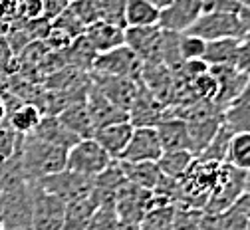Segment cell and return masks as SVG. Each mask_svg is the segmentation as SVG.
<instances>
[{
  "label": "cell",
  "mask_w": 250,
  "mask_h": 230,
  "mask_svg": "<svg viewBox=\"0 0 250 230\" xmlns=\"http://www.w3.org/2000/svg\"><path fill=\"white\" fill-rule=\"evenodd\" d=\"M20 161L28 183H38L50 175L62 173L68 167V149L26 135L20 145Z\"/></svg>",
  "instance_id": "6da1fadb"
},
{
  "label": "cell",
  "mask_w": 250,
  "mask_h": 230,
  "mask_svg": "<svg viewBox=\"0 0 250 230\" xmlns=\"http://www.w3.org/2000/svg\"><path fill=\"white\" fill-rule=\"evenodd\" d=\"M0 207H2V228L32 230V183H22L16 188L2 192L0 194Z\"/></svg>",
  "instance_id": "7a4b0ae2"
},
{
  "label": "cell",
  "mask_w": 250,
  "mask_h": 230,
  "mask_svg": "<svg viewBox=\"0 0 250 230\" xmlns=\"http://www.w3.org/2000/svg\"><path fill=\"white\" fill-rule=\"evenodd\" d=\"M111 157L104 151V147L93 139H80L70 151H68V171L96 179L100 177L109 165H111Z\"/></svg>",
  "instance_id": "3957f363"
},
{
  "label": "cell",
  "mask_w": 250,
  "mask_h": 230,
  "mask_svg": "<svg viewBox=\"0 0 250 230\" xmlns=\"http://www.w3.org/2000/svg\"><path fill=\"white\" fill-rule=\"evenodd\" d=\"M242 192H244V171H238L232 165H229V163H223L218 167L214 188L203 210L221 214L238 201V196Z\"/></svg>",
  "instance_id": "277c9868"
},
{
  "label": "cell",
  "mask_w": 250,
  "mask_h": 230,
  "mask_svg": "<svg viewBox=\"0 0 250 230\" xmlns=\"http://www.w3.org/2000/svg\"><path fill=\"white\" fill-rule=\"evenodd\" d=\"M141 72H143V62L127 46L115 48V50L105 52V54H98L96 62H93V68H91L93 76L129 78L135 82H137Z\"/></svg>",
  "instance_id": "5b68a950"
},
{
  "label": "cell",
  "mask_w": 250,
  "mask_h": 230,
  "mask_svg": "<svg viewBox=\"0 0 250 230\" xmlns=\"http://www.w3.org/2000/svg\"><path fill=\"white\" fill-rule=\"evenodd\" d=\"M185 34H193L205 42H212V40H223V38H242L244 30L238 20V14L203 12L199 20Z\"/></svg>",
  "instance_id": "8992f818"
},
{
  "label": "cell",
  "mask_w": 250,
  "mask_h": 230,
  "mask_svg": "<svg viewBox=\"0 0 250 230\" xmlns=\"http://www.w3.org/2000/svg\"><path fill=\"white\" fill-rule=\"evenodd\" d=\"M34 185H38L46 192L62 199L66 205H70V203L82 199V196L89 194L93 190V185H96V179H89V177H83V175H78V173H72L66 169L62 173L50 175Z\"/></svg>",
  "instance_id": "52a82bcc"
},
{
  "label": "cell",
  "mask_w": 250,
  "mask_h": 230,
  "mask_svg": "<svg viewBox=\"0 0 250 230\" xmlns=\"http://www.w3.org/2000/svg\"><path fill=\"white\" fill-rule=\"evenodd\" d=\"M32 196H34L32 230H62L66 220V203L46 192L34 183H32Z\"/></svg>",
  "instance_id": "ba28073f"
},
{
  "label": "cell",
  "mask_w": 250,
  "mask_h": 230,
  "mask_svg": "<svg viewBox=\"0 0 250 230\" xmlns=\"http://www.w3.org/2000/svg\"><path fill=\"white\" fill-rule=\"evenodd\" d=\"M163 155V147L155 127H135L133 135L117 161L123 163H157Z\"/></svg>",
  "instance_id": "9c48e42d"
},
{
  "label": "cell",
  "mask_w": 250,
  "mask_h": 230,
  "mask_svg": "<svg viewBox=\"0 0 250 230\" xmlns=\"http://www.w3.org/2000/svg\"><path fill=\"white\" fill-rule=\"evenodd\" d=\"M208 72L216 82V95L212 102L221 111H225L229 104H232L250 85V78L240 74L234 65H214V68H208Z\"/></svg>",
  "instance_id": "30bf717a"
},
{
  "label": "cell",
  "mask_w": 250,
  "mask_h": 230,
  "mask_svg": "<svg viewBox=\"0 0 250 230\" xmlns=\"http://www.w3.org/2000/svg\"><path fill=\"white\" fill-rule=\"evenodd\" d=\"M163 30L159 26L125 28V46L135 52L143 63H161Z\"/></svg>",
  "instance_id": "8fae6325"
},
{
  "label": "cell",
  "mask_w": 250,
  "mask_h": 230,
  "mask_svg": "<svg viewBox=\"0 0 250 230\" xmlns=\"http://www.w3.org/2000/svg\"><path fill=\"white\" fill-rule=\"evenodd\" d=\"M203 14V0H173V4L161 10L159 28L175 34H185Z\"/></svg>",
  "instance_id": "7c38bea8"
},
{
  "label": "cell",
  "mask_w": 250,
  "mask_h": 230,
  "mask_svg": "<svg viewBox=\"0 0 250 230\" xmlns=\"http://www.w3.org/2000/svg\"><path fill=\"white\" fill-rule=\"evenodd\" d=\"M83 104H85V109H87V115H89L93 131L102 129V127H107V125H113V123L129 121V113L119 109L117 105H113L93 84L89 85V89L85 93Z\"/></svg>",
  "instance_id": "4fadbf2b"
},
{
  "label": "cell",
  "mask_w": 250,
  "mask_h": 230,
  "mask_svg": "<svg viewBox=\"0 0 250 230\" xmlns=\"http://www.w3.org/2000/svg\"><path fill=\"white\" fill-rule=\"evenodd\" d=\"M91 78H93V85H96L113 105L129 113L135 97H137V91H139V82L129 80V78H107V76H93V74H91Z\"/></svg>",
  "instance_id": "5bb4252c"
},
{
  "label": "cell",
  "mask_w": 250,
  "mask_h": 230,
  "mask_svg": "<svg viewBox=\"0 0 250 230\" xmlns=\"http://www.w3.org/2000/svg\"><path fill=\"white\" fill-rule=\"evenodd\" d=\"M163 105L159 104V97H155L147 87L139 84L137 97L129 109V123L133 127H157L165 117Z\"/></svg>",
  "instance_id": "9a60e30c"
},
{
  "label": "cell",
  "mask_w": 250,
  "mask_h": 230,
  "mask_svg": "<svg viewBox=\"0 0 250 230\" xmlns=\"http://www.w3.org/2000/svg\"><path fill=\"white\" fill-rule=\"evenodd\" d=\"M133 131H135V127L129 121H121V123H113L107 127L96 129L93 131V139L104 147V151L113 161H117L121 157V153L125 151V147H127Z\"/></svg>",
  "instance_id": "2e32d148"
},
{
  "label": "cell",
  "mask_w": 250,
  "mask_h": 230,
  "mask_svg": "<svg viewBox=\"0 0 250 230\" xmlns=\"http://www.w3.org/2000/svg\"><path fill=\"white\" fill-rule=\"evenodd\" d=\"M157 135L165 151H191V137L189 125L181 117H167L157 127Z\"/></svg>",
  "instance_id": "e0dca14e"
},
{
  "label": "cell",
  "mask_w": 250,
  "mask_h": 230,
  "mask_svg": "<svg viewBox=\"0 0 250 230\" xmlns=\"http://www.w3.org/2000/svg\"><path fill=\"white\" fill-rule=\"evenodd\" d=\"M89 44L93 46L98 54H105L111 52L115 48L125 46V28L115 26V24H107V22H96L85 28V34H83Z\"/></svg>",
  "instance_id": "ac0fdd59"
},
{
  "label": "cell",
  "mask_w": 250,
  "mask_h": 230,
  "mask_svg": "<svg viewBox=\"0 0 250 230\" xmlns=\"http://www.w3.org/2000/svg\"><path fill=\"white\" fill-rule=\"evenodd\" d=\"M187 125H189V137H191V153L197 159L218 133V129L223 125V113L191 119L187 121Z\"/></svg>",
  "instance_id": "d6986e66"
},
{
  "label": "cell",
  "mask_w": 250,
  "mask_h": 230,
  "mask_svg": "<svg viewBox=\"0 0 250 230\" xmlns=\"http://www.w3.org/2000/svg\"><path fill=\"white\" fill-rule=\"evenodd\" d=\"M32 135L40 141H46V143L56 145V147H64L68 151L80 141V137H76L72 131H68L64 127V123L58 119V115H44Z\"/></svg>",
  "instance_id": "ffe728a7"
},
{
  "label": "cell",
  "mask_w": 250,
  "mask_h": 230,
  "mask_svg": "<svg viewBox=\"0 0 250 230\" xmlns=\"http://www.w3.org/2000/svg\"><path fill=\"white\" fill-rule=\"evenodd\" d=\"M100 209V199L96 192H89L82 199L66 205V220L62 230H85L93 212Z\"/></svg>",
  "instance_id": "44dd1931"
},
{
  "label": "cell",
  "mask_w": 250,
  "mask_h": 230,
  "mask_svg": "<svg viewBox=\"0 0 250 230\" xmlns=\"http://www.w3.org/2000/svg\"><path fill=\"white\" fill-rule=\"evenodd\" d=\"M223 125L230 133H250V85L223 111Z\"/></svg>",
  "instance_id": "7402d4cb"
},
{
  "label": "cell",
  "mask_w": 250,
  "mask_h": 230,
  "mask_svg": "<svg viewBox=\"0 0 250 230\" xmlns=\"http://www.w3.org/2000/svg\"><path fill=\"white\" fill-rule=\"evenodd\" d=\"M238 52H240V38L212 40V42H207L203 62L208 68H214V65H234Z\"/></svg>",
  "instance_id": "603a6c76"
},
{
  "label": "cell",
  "mask_w": 250,
  "mask_h": 230,
  "mask_svg": "<svg viewBox=\"0 0 250 230\" xmlns=\"http://www.w3.org/2000/svg\"><path fill=\"white\" fill-rule=\"evenodd\" d=\"M121 171L129 185L139 187L143 190H153L161 179V171L157 163H123L119 161Z\"/></svg>",
  "instance_id": "cb8c5ba5"
},
{
  "label": "cell",
  "mask_w": 250,
  "mask_h": 230,
  "mask_svg": "<svg viewBox=\"0 0 250 230\" xmlns=\"http://www.w3.org/2000/svg\"><path fill=\"white\" fill-rule=\"evenodd\" d=\"M42 117H44V113H42V109L36 105V104H30V102H26V104H18V105H14L10 111H8V123H10V127L16 131L18 135H32L34 133V129L40 125V121H42Z\"/></svg>",
  "instance_id": "d4e9b609"
},
{
  "label": "cell",
  "mask_w": 250,
  "mask_h": 230,
  "mask_svg": "<svg viewBox=\"0 0 250 230\" xmlns=\"http://www.w3.org/2000/svg\"><path fill=\"white\" fill-rule=\"evenodd\" d=\"M58 119L64 123V127L68 131H72L76 137H80V139L93 137V127H91V121H89V115H87V109H85L83 102L72 104L66 109H62L58 113Z\"/></svg>",
  "instance_id": "484cf974"
},
{
  "label": "cell",
  "mask_w": 250,
  "mask_h": 230,
  "mask_svg": "<svg viewBox=\"0 0 250 230\" xmlns=\"http://www.w3.org/2000/svg\"><path fill=\"white\" fill-rule=\"evenodd\" d=\"M161 12L145 0H127L125 4V28H149L159 26Z\"/></svg>",
  "instance_id": "4316f807"
},
{
  "label": "cell",
  "mask_w": 250,
  "mask_h": 230,
  "mask_svg": "<svg viewBox=\"0 0 250 230\" xmlns=\"http://www.w3.org/2000/svg\"><path fill=\"white\" fill-rule=\"evenodd\" d=\"M195 163V155L191 151H165L157 161V167L163 177L181 181Z\"/></svg>",
  "instance_id": "83f0119b"
},
{
  "label": "cell",
  "mask_w": 250,
  "mask_h": 230,
  "mask_svg": "<svg viewBox=\"0 0 250 230\" xmlns=\"http://www.w3.org/2000/svg\"><path fill=\"white\" fill-rule=\"evenodd\" d=\"M227 163L238 171L250 169V133H234L230 137Z\"/></svg>",
  "instance_id": "f1b7e54d"
},
{
  "label": "cell",
  "mask_w": 250,
  "mask_h": 230,
  "mask_svg": "<svg viewBox=\"0 0 250 230\" xmlns=\"http://www.w3.org/2000/svg\"><path fill=\"white\" fill-rule=\"evenodd\" d=\"M230 137L232 133L221 125L218 133L214 135V139L208 143V147L197 157V161H203V163H216V165H223L227 163V153H229V143H230Z\"/></svg>",
  "instance_id": "f546056e"
},
{
  "label": "cell",
  "mask_w": 250,
  "mask_h": 230,
  "mask_svg": "<svg viewBox=\"0 0 250 230\" xmlns=\"http://www.w3.org/2000/svg\"><path fill=\"white\" fill-rule=\"evenodd\" d=\"M96 58H98V52L93 50V46L89 44L85 36L76 38L68 48V62L74 63L80 70H91Z\"/></svg>",
  "instance_id": "4dcf8cb0"
},
{
  "label": "cell",
  "mask_w": 250,
  "mask_h": 230,
  "mask_svg": "<svg viewBox=\"0 0 250 230\" xmlns=\"http://www.w3.org/2000/svg\"><path fill=\"white\" fill-rule=\"evenodd\" d=\"M102 22L125 28V4L127 0H93Z\"/></svg>",
  "instance_id": "1f68e13d"
},
{
  "label": "cell",
  "mask_w": 250,
  "mask_h": 230,
  "mask_svg": "<svg viewBox=\"0 0 250 230\" xmlns=\"http://www.w3.org/2000/svg\"><path fill=\"white\" fill-rule=\"evenodd\" d=\"M22 139H24V135L16 133V131L10 127L8 119L0 125V165H4V163L16 153Z\"/></svg>",
  "instance_id": "d6a6232c"
},
{
  "label": "cell",
  "mask_w": 250,
  "mask_h": 230,
  "mask_svg": "<svg viewBox=\"0 0 250 230\" xmlns=\"http://www.w3.org/2000/svg\"><path fill=\"white\" fill-rule=\"evenodd\" d=\"M52 28H54V30H60L62 34H66L70 40H76V38H80V36L85 34V26L76 18V14H74L70 8H66L64 12H62V14L52 22Z\"/></svg>",
  "instance_id": "836d02e7"
},
{
  "label": "cell",
  "mask_w": 250,
  "mask_h": 230,
  "mask_svg": "<svg viewBox=\"0 0 250 230\" xmlns=\"http://www.w3.org/2000/svg\"><path fill=\"white\" fill-rule=\"evenodd\" d=\"M207 50V42L193 36V34H181L179 36V54L183 62H191V60H203Z\"/></svg>",
  "instance_id": "e575fe53"
},
{
  "label": "cell",
  "mask_w": 250,
  "mask_h": 230,
  "mask_svg": "<svg viewBox=\"0 0 250 230\" xmlns=\"http://www.w3.org/2000/svg\"><path fill=\"white\" fill-rule=\"evenodd\" d=\"M119 224L117 212L113 205H102L96 212H93L89 224L85 230H115Z\"/></svg>",
  "instance_id": "d590c367"
},
{
  "label": "cell",
  "mask_w": 250,
  "mask_h": 230,
  "mask_svg": "<svg viewBox=\"0 0 250 230\" xmlns=\"http://www.w3.org/2000/svg\"><path fill=\"white\" fill-rule=\"evenodd\" d=\"M203 209H175L173 216V230H199Z\"/></svg>",
  "instance_id": "8d00e7d4"
},
{
  "label": "cell",
  "mask_w": 250,
  "mask_h": 230,
  "mask_svg": "<svg viewBox=\"0 0 250 230\" xmlns=\"http://www.w3.org/2000/svg\"><path fill=\"white\" fill-rule=\"evenodd\" d=\"M68 8L76 14V18H78L85 28L91 26V24H96V22H100L98 8H96V2H93V0H74V2H72Z\"/></svg>",
  "instance_id": "74e56055"
},
{
  "label": "cell",
  "mask_w": 250,
  "mask_h": 230,
  "mask_svg": "<svg viewBox=\"0 0 250 230\" xmlns=\"http://www.w3.org/2000/svg\"><path fill=\"white\" fill-rule=\"evenodd\" d=\"M44 18L42 0H20L18 2V20L22 22H36Z\"/></svg>",
  "instance_id": "f35d334b"
},
{
  "label": "cell",
  "mask_w": 250,
  "mask_h": 230,
  "mask_svg": "<svg viewBox=\"0 0 250 230\" xmlns=\"http://www.w3.org/2000/svg\"><path fill=\"white\" fill-rule=\"evenodd\" d=\"M221 226L223 230H246L248 218L236 207H230L225 212H221Z\"/></svg>",
  "instance_id": "ab89813d"
},
{
  "label": "cell",
  "mask_w": 250,
  "mask_h": 230,
  "mask_svg": "<svg viewBox=\"0 0 250 230\" xmlns=\"http://www.w3.org/2000/svg\"><path fill=\"white\" fill-rule=\"evenodd\" d=\"M240 8H242L240 0H203V12L238 14Z\"/></svg>",
  "instance_id": "60d3db41"
},
{
  "label": "cell",
  "mask_w": 250,
  "mask_h": 230,
  "mask_svg": "<svg viewBox=\"0 0 250 230\" xmlns=\"http://www.w3.org/2000/svg\"><path fill=\"white\" fill-rule=\"evenodd\" d=\"M42 4H44V20H48L50 24L70 6L68 0H42Z\"/></svg>",
  "instance_id": "b9f144b4"
},
{
  "label": "cell",
  "mask_w": 250,
  "mask_h": 230,
  "mask_svg": "<svg viewBox=\"0 0 250 230\" xmlns=\"http://www.w3.org/2000/svg\"><path fill=\"white\" fill-rule=\"evenodd\" d=\"M199 230H223V226H221V214L203 210L201 220H199Z\"/></svg>",
  "instance_id": "7bdbcfd3"
},
{
  "label": "cell",
  "mask_w": 250,
  "mask_h": 230,
  "mask_svg": "<svg viewBox=\"0 0 250 230\" xmlns=\"http://www.w3.org/2000/svg\"><path fill=\"white\" fill-rule=\"evenodd\" d=\"M234 68H236L240 74H244V76L250 78V54H248L242 46H240V52H238V58H236Z\"/></svg>",
  "instance_id": "ee69618b"
},
{
  "label": "cell",
  "mask_w": 250,
  "mask_h": 230,
  "mask_svg": "<svg viewBox=\"0 0 250 230\" xmlns=\"http://www.w3.org/2000/svg\"><path fill=\"white\" fill-rule=\"evenodd\" d=\"M232 207H236V209L250 220V192H242V194L238 196V201H236Z\"/></svg>",
  "instance_id": "f6af8a7d"
},
{
  "label": "cell",
  "mask_w": 250,
  "mask_h": 230,
  "mask_svg": "<svg viewBox=\"0 0 250 230\" xmlns=\"http://www.w3.org/2000/svg\"><path fill=\"white\" fill-rule=\"evenodd\" d=\"M238 20H240V24H242L244 34H250V8H248V6H242V8H240Z\"/></svg>",
  "instance_id": "bcb514c9"
},
{
  "label": "cell",
  "mask_w": 250,
  "mask_h": 230,
  "mask_svg": "<svg viewBox=\"0 0 250 230\" xmlns=\"http://www.w3.org/2000/svg\"><path fill=\"white\" fill-rule=\"evenodd\" d=\"M8 117V105H6V97L0 93V125H2Z\"/></svg>",
  "instance_id": "7dc6e473"
},
{
  "label": "cell",
  "mask_w": 250,
  "mask_h": 230,
  "mask_svg": "<svg viewBox=\"0 0 250 230\" xmlns=\"http://www.w3.org/2000/svg\"><path fill=\"white\" fill-rule=\"evenodd\" d=\"M145 2H149L151 6H155V8H157V10L161 12V10H165L167 6H171V4H173V0H145Z\"/></svg>",
  "instance_id": "c3c4849f"
},
{
  "label": "cell",
  "mask_w": 250,
  "mask_h": 230,
  "mask_svg": "<svg viewBox=\"0 0 250 230\" xmlns=\"http://www.w3.org/2000/svg\"><path fill=\"white\" fill-rule=\"evenodd\" d=\"M115 230H139V224H131V222H119Z\"/></svg>",
  "instance_id": "681fc988"
},
{
  "label": "cell",
  "mask_w": 250,
  "mask_h": 230,
  "mask_svg": "<svg viewBox=\"0 0 250 230\" xmlns=\"http://www.w3.org/2000/svg\"><path fill=\"white\" fill-rule=\"evenodd\" d=\"M240 46L250 54V34H244V36L240 38Z\"/></svg>",
  "instance_id": "f907efd6"
},
{
  "label": "cell",
  "mask_w": 250,
  "mask_h": 230,
  "mask_svg": "<svg viewBox=\"0 0 250 230\" xmlns=\"http://www.w3.org/2000/svg\"><path fill=\"white\" fill-rule=\"evenodd\" d=\"M244 192H250V169L244 171Z\"/></svg>",
  "instance_id": "816d5d0a"
},
{
  "label": "cell",
  "mask_w": 250,
  "mask_h": 230,
  "mask_svg": "<svg viewBox=\"0 0 250 230\" xmlns=\"http://www.w3.org/2000/svg\"><path fill=\"white\" fill-rule=\"evenodd\" d=\"M2 80H4V70L0 68V82H2ZM0 89H2V84H0ZM0 93H2V91H0Z\"/></svg>",
  "instance_id": "f5cc1de1"
},
{
  "label": "cell",
  "mask_w": 250,
  "mask_h": 230,
  "mask_svg": "<svg viewBox=\"0 0 250 230\" xmlns=\"http://www.w3.org/2000/svg\"><path fill=\"white\" fill-rule=\"evenodd\" d=\"M0 228H2V207H0Z\"/></svg>",
  "instance_id": "db71d44e"
},
{
  "label": "cell",
  "mask_w": 250,
  "mask_h": 230,
  "mask_svg": "<svg viewBox=\"0 0 250 230\" xmlns=\"http://www.w3.org/2000/svg\"><path fill=\"white\" fill-rule=\"evenodd\" d=\"M0 230H14V228H0Z\"/></svg>",
  "instance_id": "11a10c76"
},
{
  "label": "cell",
  "mask_w": 250,
  "mask_h": 230,
  "mask_svg": "<svg viewBox=\"0 0 250 230\" xmlns=\"http://www.w3.org/2000/svg\"><path fill=\"white\" fill-rule=\"evenodd\" d=\"M246 230H250V220H248V226H246Z\"/></svg>",
  "instance_id": "9f6ffc18"
},
{
  "label": "cell",
  "mask_w": 250,
  "mask_h": 230,
  "mask_svg": "<svg viewBox=\"0 0 250 230\" xmlns=\"http://www.w3.org/2000/svg\"><path fill=\"white\" fill-rule=\"evenodd\" d=\"M18 2H20V0H18Z\"/></svg>",
  "instance_id": "6f0895ef"
}]
</instances>
